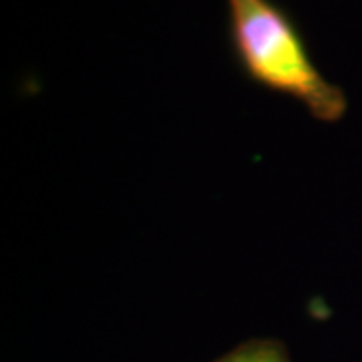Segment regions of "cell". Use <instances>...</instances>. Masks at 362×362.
Returning a JSON list of instances; mask_svg holds the SVG:
<instances>
[{
    "instance_id": "7a4b0ae2",
    "label": "cell",
    "mask_w": 362,
    "mask_h": 362,
    "mask_svg": "<svg viewBox=\"0 0 362 362\" xmlns=\"http://www.w3.org/2000/svg\"><path fill=\"white\" fill-rule=\"evenodd\" d=\"M216 362H290V358L284 346L274 340H252Z\"/></svg>"
},
{
    "instance_id": "6da1fadb",
    "label": "cell",
    "mask_w": 362,
    "mask_h": 362,
    "mask_svg": "<svg viewBox=\"0 0 362 362\" xmlns=\"http://www.w3.org/2000/svg\"><path fill=\"white\" fill-rule=\"evenodd\" d=\"M228 30L233 59L254 85L290 97L322 123L346 115L344 90L324 77L284 6L274 0H228Z\"/></svg>"
}]
</instances>
